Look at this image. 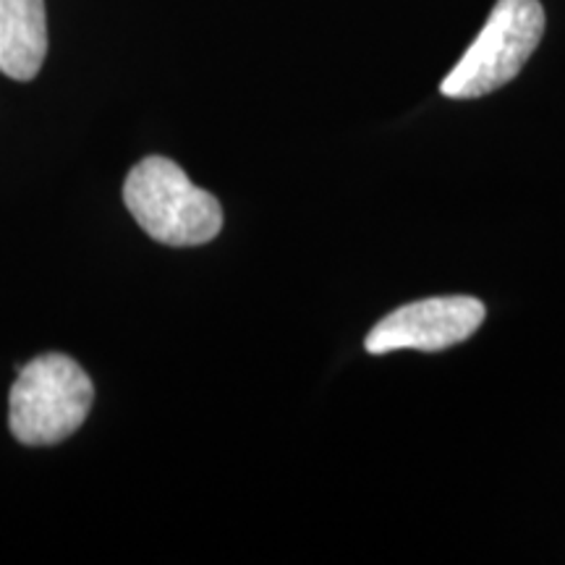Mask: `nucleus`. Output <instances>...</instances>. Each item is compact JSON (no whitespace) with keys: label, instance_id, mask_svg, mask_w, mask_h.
I'll return each instance as SVG.
<instances>
[{"label":"nucleus","instance_id":"f257e3e1","mask_svg":"<svg viewBox=\"0 0 565 565\" xmlns=\"http://www.w3.org/2000/svg\"><path fill=\"white\" fill-rule=\"evenodd\" d=\"M124 202L147 236L168 246H202L223 228V207L194 186L179 162L150 154L126 175Z\"/></svg>","mask_w":565,"mask_h":565},{"label":"nucleus","instance_id":"f03ea898","mask_svg":"<svg viewBox=\"0 0 565 565\" xmlns=\"http://www.w3.org/2000/svg\"><path fill=\"white\" fill-rule=\"evenodd\" d=\"M95 387L66 353H42L19 370L11 387L9 424L24 445H55L87 422Z\"/></svg>","mask_w":565,"mask_h":565},{"label":"nucleus","instance_id":"7ed1b4c3","mask_svg":"<svg viewBox=\"0 0 565 565\" xmlns=\"http://www.w3.org/2000/svg\"><path fill=\"white\" fill-rule=\"evenodd\" d=\"M545 34L540 0H498L479 38L445 76L440 92L450 100H475L505 87L521 74Z\"/></svg>","mask_w":565,"mask_h":565},{"label":"nucleus","instance_id":"20e7f679","mask_svg":"<svg viewBox=\"0 0 565 565\" xmlns=\"http://www.w3.org/2000/svg\"><path fill=\"white\" fill-rule=\"evenodd\" d=\"M484 303L475 296H435L395 309L366 335V351L383 356L393 351L435 353L463 343L484 322Z\"/></svg>","mask_w":565,"mask_h":565},{"label":"nucleus","instance_id":"39448f33","mask_svg":"<svg viewBox=\"0 0 565 565\" xmlns=\"http://www.w3.org/2000/svg\"><path fill=\"white\" fill-rule=\"evenodd\" d=\"M47 55L45 0H0V74L30 82Z\"/></svg>","mask_w":565,"mask_h":565}]
</instances>
